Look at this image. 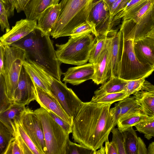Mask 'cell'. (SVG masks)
<instances>
[{
	"mask_svg": "<svg viewBox=\"0 0 154 154\" xmlns=\"http://www.w3.org/2000/svg\"><path fill=\"white\" fill-rule=\"evenodd\" d=\"M111 104L83 102L73 119L72 138L75 142L95 151L109 141L113 128Z\"/></svg>",
	"mask_w": 154,
	"mask_h": 154,
	"instance_id": "cell-1",
	"label": "cell"
},
{
	"mask_svg": "<svg viewBox=\"0 0 154 154\" xmlns=\"http://www.w3.org/2000/svg\"><path fill=\"white\" fill-rule=\"evenodd\" d=\"M50 35L36 27L27 35L10 46L24 49L26 53V60L33 62L61 80L63 73L60 69L62 63L57 57Z\"/></svg>",
	"mask_w": 154,
	"mask_h": 154,
	"instance_id": "cell-2",
	"label": "cell"
},
{
	"mask_svg": "<svg viewBox=\"0 0 154 154\" xmlns=\"http://www.w3.org/2000/svg\"><path fill=\"white\" fill-rule=\"evenodd\" d=\"M95 0H62L57 20L50 35L53 38L70 35L88 17Z\"/></svg>",
	"mask_w": 154,
	"mask_h": 154,
	"instance_id": "cell-3",
	"label": "cell"
},
{
	"mask_svg": "<svg viewBox=\"0 0 154 154\" xmlns=\"http://www.w3.org/2000/svg\"><path fill=\"white\" fill-rule=\"evenodd\" d=\"M93 34L73 38L63 44H56L57 59L62 63L80 65L88 61L91 51L96 41Z\"/></svg>",
	"mask_w": 154,
	"mask_h": 154,
	"instance_id": "cell-4",
	"label": "cell"
},
{
	"mask_svg": "<svg viewBox=\"0 0 154 154\" xmlns=\"http://www.w3.org/2000/svg\"><path fill=\"white\" fill-rule=\"evenodd\" d=\"M30 62L48 85L53 97L74 119L83 102L71 88L67 87L66 83H62L33 62Z\"/></svg>",
	"mask_w": 154,
	"mask_h": 154,
	"instance_id": "cell-5",
	"label": "cell"
},
{
	"mask_svg": "<svg viewBox=\"0 0 154 154\" xmlns=\"http://www.w3.org/2000/svg\"><path fill=\"white\" fill-rule=\"evenodd\" d=\"M40 120L46 145L45 154H66L69 134L51 117L49 112L41 107L34 111Z\"/></svg>",
	"mask_w": 154,
	"mask_h": 154,
	"instance_id": "cell-6",
	"label": "cell"
},
{
	"mask_svg": "<svg viewBox=\"0 0 154 154\" xmlns=\"http://www.w3.org/2000/svg\"><path fill=\"white\" fill-rule=\"evenodd\" d=\"M134 40L123 37L122 55L119 68L120 78L126 81L146 78L154 71V68L141 63L134 50Z\"/></svg>",
	"mask_w": 154,
	"mask_h": 154,
	"instance_id": "cell-7",
	"label": "cell"
},
{
	"mask_svg": "<svg viewBox=\"0 0 154 154\" xmlns=\"http://www.w3.org/2000/svg\"><path fill=\"white\" fill-rule=\"evenodd\" d=\"M5 74L3 76L8 97L14 102L15 92L24 62L26 58L25 51L20 47L4 45Z\"/></svg>",
	"mask_w": 154,
	"mask_h": 154,
	"instance_id": "cell-8",
	"label": "cell"
},
{
	"mask_svg": "<svg viewBox=\"0 0 154 154\" xmlns=\"http://www.w3.org/2000/svg\"><path fill=\"white\" fill-rule=\"evenodd\" d=\"M121 19L111 17L109 10L103 0H95L89 12L88 21L93 26L96 37L106 35L118 24Z\"/></svg>",
	"mask_w": 154,
	"mask_h": 154,
	"instance_id": "cell-9",
	"label": "cell"
},
{
	"mask_svg": "<svg viewBox=\"0 0 154 154\" xmlns=\"http://www.w3.org/2000/svg\"><path fill=\"white\" fill-rule=\"evenodd\" d=\"M18 120L37 148L42 154H45L46 147L42 124L34 111L26 107Z\"/></svg>",
	"mask_w": 154,
	"mask_h": 154,
	"instance_id": "cell-10",
	"label": "cell"
},
{
	"mask_svg": "<svg viewBox=\"0 0 154 154\" xmlns=\"http://www.w3.org/2000/svg\"><path fill=\"white\" fill-rule=\"evenodd\" d=\"M127 19L133 20L136 24L134 40L145 36L154 25V0H149Z\"/></svg>",
	"mask_w": 154,
	"mask_h": 154,
	"instance_id": "cell-11",
	"label": "cell"
},
{
	"mask_svg": "<svg viewBox=\"0 0 154 154\" xmlns=\"http://www.w3.org/2000/svg\"><path fill=\"white\" fill-rule=\"evenodd\" d=\"M37 97L35 84L23 65L18 86L14 93V103L25 106L29 104L32 101L36 100Z\"/></svg>",
	"mask_w": 154,
	"mask_h": 154,
	"instance_id": "cell-12",
	"label": "cell"
},
{
	"mask_svg": "<svg viewBox=\"0 0 154 154\" xmlns=\"http://www.w3.org/2000/svg\"><path fill=\"white\" fill-rule=\"evenodd\" d=\"M110 66L108 79L119 77L123 45V35L121 30L113 29L110 32Z\"/></svg>",
	"mask_w": 154,
	"mask_h": 154,
	"instance_id": "cell-13",
	"label": "cell"
},
{
	"mask_svg": "<svg viewBox=\"0 0 154 154\" xmlns=\"http://www.w3.org/2000/svg\"><path fill=\"white\" fill-rule=\"evenodd\" d=\"M110 32L107 35L105 45L96 62L94 63V72L92 79L94 83L103 84L108 79L110 66Z\"/></svg>",
	"mask_w": 154,
	"mask_h": 154,
	"instance_id": "cell-14",
	"label": "cell"
},
{
	"mask_svg": "<svg viewBox=\"0 0 154 154\" xmlns=\"http://www.w3.org/2000/svg\"><path fill=\"white\" fill-rule=\"evenodd\" d=\"M37 26V20L21 19L17 21L8 32L0 38L4 45L10 46L12 44L25 37L33 30Z\"/></svg>",
	"mask_w": 154,
	"mask_h": 154,
	"instance_id": "cell-15",
	"label": "cell"
},
{
	"mask_svg": "<svg viewBox=\"0 0 154 154\" xmlns=\"http://www.w3.org/2000/svg\"><path fill=\"white\" fill-rule=\"evenodd\" d=\"M94 72V63H89L69 68L63 73V81L73 85H79L85 81L92 79Z\"/></svg>",
	"mask_w": 154,
	"mask_h": 154,
	"instance_id": "cell-16",
	"label": "cell"
},
{
	"mask_svg": "<svg viewBox=\"0 0 154 154\" xmlns=\"http://www.w3.org/2000/svg\"><path fill=\"white\" fill-rule=\"evenodd\" d=\"M36 101L41 107L52 111L72 126L73 118L66 113L55 99L36 85Z\"/></svg>",
	"mask_w": 154,
	"mask_h": 154,
	"instance_id": "cell-17",
	"label": "cell"
},
{
	"mask_svg": "<svg viewBox=\"0 0 154 154\" xmlns=\"http://www.w3.org/2000/svg\"><path fill=\"white\" fill-rule=\"evenodd\" d=\"M135 55L144 64L154 68V38L147 36L134 40Z\"/></svg>",
	"mask_w": 154,
	"mask_h": 154,
	"instance_id": "cell-18",
	"label": "cell"
},
{
	"mask_svg": "<svg viewBox=\"0 0 154 154\" xmlns=\"http://www.w3.org/2000/svg\"><path fill=\"white\" fill-rule=\"evenodd\" d=\"M110 112L113 119V127L117 125L119 119L123 116L133 113H143L134 96H130L116 103L114 107L110 109Z\"/></svg>",
	"mask_w": 154,
	"mask_h": 154,
	"instance_id": "cell-19",
	"label": "cell"
},
{
	"mask_svg": "<svg viewBox=\"0 0 154 154\" xmlns=\"http://www.w3.org/2000/svg\"><path fill=\"white\" fill-rule=\"evenodd\" d=\"M133 94L143 113L149 118L154 117V85L145 82L141 89Z\"/></svg>",
	"mask_w": 154,
	"mask_h": 154,
	"instance_id": "cell-20",
	"label": "cell"
},
{
	"mask_svg": "<svg viewBox=\"0 0 154 154\" xmlns=\"http://www.w3.org/2000/svg\"><path fill=\"white\" fill-rule=\"evenodd\" d=\"M60 9V3L47 8L38 18L37 27L45 33L50 35L57 20Z\"/></svg>",
	"mask_w": 154,
	"mask_h": 154,
	"instance_id": "cell-21",
	"label": "cell"
},
{
	"mask_svg": "<svg viewBox=\"0 0 154 154\" xmlns=\"http://www.w3.org/2000/svg\"><path fill=\"white\" fill-rule=\"evenodd\" d=\"M60 0H30L23 11L26 19L36 20L40 14L49 7L59 4Z\"/></svg>",
	"mask_w": 154,
	"mask_h": 154,
	"instance_id": "cell-22",
	"label": "cell"
},
{
	"mask_svg": "<svg viewBox=\"0 0 154 154\" xmlns=\"http://www.w3.org/2000/svg\"><path fill=\"white\" fill-rule=\"evenodd\" d=\"M25 108V106L14 103L10 108L0 113V122L15 136L16 128L15 121L20 118Z\"/></svg>",
	"mask_w": 154,
	"mask_h": 154,
	"instance_id": "cell-23",
	"label": "cell"
},
{
	"mask_svg": "<svg viewBox=\"0 0 154 154\" xmlns=\"http://www.w3.org/2000/svg\"><path fill=\"white\" fill-rule=\"evenodd\" d=\"M127 81L119 77L110 78L94 91V96H97L107 93L122 92Z\"/></svg>",
	"mask_w": 154,
	"mask_h": 154,
	"instance_id": "cell-24",
	"label": "cell"
},
{
	"mask_svg": "<svg viewBox=\"0 0 154 154\" xmlns=\"http://www.w3.org/2000/svg\"><path fill=\"white\" fill-rule=\"evenodd\" d=\"M148 118L142 112L133 113L125 116L119 119L117 124L118 128L122 131L131 127L135 126Z\"/></svg>",
	"mask_w": 154,
	"mask_h": 154,
	"instance_id": "cell-25",
	"label": "cell"
},
{
	"mask_svg": "<svg viewBox=\"0 0 154 154\" xmlns=\"http://www.w3.org/2000/svg\"><path fill=\"white\" fill-rule=\"evenodd\" d=\"M23 65L26 71L32 78L35 85L53 97L49 87L40 75L32 64L26 60Z\"/></svg>",
	"mask_w": 154,
	"mask_h": 154,
	"instance_id": "cell-26",
	"label": "cell"
},
{
	"mask_svg": "<svg viewBox=\"0 0 154 154\" xmlns=\"http://www.w3.org/2000/svg\"><path fill=\"white\" fill-rule=\"evenodd\" d=\"M122 132L124 138L126 154H137L138 137L133 127H131Z\"/></svg>",
	"mask_w": 154,
	"mask_h": 154,
	"instance_id": "cell-27",
	"label": "cell"
},
{
	"mask_svg": "<svg viewBox=\"0 0 154 154\" xmlns=\"http://www.w3.org/2000/svg\"><path fill=\"white\" fill-rule=\"evenodd\" d=\"M149 0H131L125 8L114 17L116 20L126 19L140 9Z\"/></svg>",
	"mask_w": 154,
	"mask_h": 154,
	"instance_id": "cell-28",
	"label": "cell"
},
{
	"mask_svg": "<svg viewBox=\"0 0 154 154\" xmlns=\"http://www.w3.org/2000/svg\"><path fill=\"white\" fill-rule=\"evenodd\" d=\"M129 96L124 92L107 93L98 96H94L91 101L99 104H111L121 100Z\"/></svg>",
	"mask_w": 154,
	"mask_h": 154,
	"instance_id": "cell-29",
	"label": "cell"
},
{
	"mask_svg": "<svg viewBox=\"0 0 154 154\" xmlns=\"http://www.w3.org/2000/svg\"><path fill=\"white\" fill-rule=\"evenodd\" d=\"M15 137L16 136L0 122V154H5L9 144Z\"/></svg>",
	"mask_w": 154,
	"mask_h": 154,
	"instance_id": "cell-30",
	"label": "cell"
},
{
	"mask_svg": "<svg viewBox=\"0 0 154 154\" xmlns=\"http://www.w3.org/2000/svg\"><path fill=\"white\" fill-rule=\"evenodd\" d=\"M137 131L144 134L145 138L150 140L154 137V117L148 118L135 126Z\"/></svg>",
	"mask_w": 154,
	"mask_h": 154,
	"instance_id": "cell-31",
	"label": "cell"
},
{
	"mask_svg": "<svg viewBox=\"0 0 154 154\" xmlns=\"http://www.w3.org/2000/svg\"><path fill=\"white\" fill-rule=\"evenodd\" d=\"M107 35H101L96 37V41L90 53L89 63L94 64L96 62L104 47Z\"/></svg>",
	"mask_w": 154,
	"mask_h": 154,
	"instance_id": "cell-32",
	"label": "cell"
},
{
	"mask_svg": "<svg viewBox=\"0 0 154 154\" xmlns=\"http://www.w3.org/2000/svg\"><path fill=\"white\" fill-rule=\"evenodd\" d=\"M14 103L7 95L4 77L0 75V113L10 108Z\"/></svg>",
	"mask_w": 154,
	"mask_h": 154,
	"instance_id": "cell-33",
	"label": "cell"
},
{
	"mask_svg": "<svg viewBox=\"0 0 154 154\" xmlns=\"http://www.w3.org/2000/svg\"><path fill=\"white\" fill-rule=\"evenodd\" d=\"M15 122L16 128V132L20 136L33 154H42L37 148L31 138L24 130L19 122L18 119L15 120Z\"/></svg>",
	"mask_w": 154,
	"mask_h": 154,
	"instance_id": "cell-34",
	"label": "cell"
},
{
	"mask_svg": "<svg viewBox=\"0 0 154 154\" xmlns=\"http://www.w3.org/2000/svg\"><path fill=\"white\" fill-rule=\"evenodd\" d=\"M112 133V141L116 144L118 154H126L125 146V140L122 131L118 128L113 127L111 131Z\"/></svg>",
	"mask_w": 154,
	"mask_h": 154,
	"instance_id": "cell-35",
	"label": "cell"
},
{
	"mask_svg": "<svg viewBox=\"0 0 154 154\" xmlns=\"http://www.w3.org/2000/svg\"><path fill=\"white\" fill-rule=\"evenodd\" d=\"M94 33L93 26L88 21H87L75 28L70 36L75 38L92 33L94 35Z\"/></svg>",
	"mask_w": 154,
	"mask_h": 154,
	"instance_id": "cell-36",
	"label": "cell"
},
{
	"mask_svg": "<svg viewBox=\"0 0 154 154\" xmlns=\"http://www.w3.org/2000/svg\"><path fill=\"white\" fill-rule=\"evenodd\" d=\"M94 151L80 144L70 141L68 142L66 154H94Z\"/></svg>",
	"mask_w": 154,
	"mask_h": 154,
	"instance_id": "cell-37",
	"label": "cell"
},
{
	"mask_svg": "<svg viewBox=\"0 0 154 154\" xmlns=\"http://www.w3.org/2000/svg\"><path fill=\"white\" fill-rule=\"evenodd\" d=\"M145 80V78H142L127 81L123 92L130 96L141 89Z\"/></svg>",
	"mask_w": 154,
	"mask_h": 154,
	"instance_id": "cell-38",
	"label": "cell"
},
{
	"mask_svg": "<svg viewBox=\"0 0 154 154\" xmlns=\"http://www.w3.org/2000/svg\"><path fill=\"white\" fill-rule=\"evenodd\" d=\"M8 9L2 0H0V24L2 32L6 30V32L11 29L8 20Z\"/></svg>",
	"mask_w": 154,
	"mask_h": 154,
	"instance_id": "cell-39",
	"label": "cell"
},
{
	"mask_svg": "<svg viewBox=\"0 0 154 154\" xmlns=\"http://www.w3.org/2000/svg\"><path fill=\"white\" fill-rule=\"evenodd\" d=\"M131 0H117L112 5L110 11L111 17H114L121 11Z\"/></svg>",
	"mask_w": 154,
	"mask_h": 154,
	"instance_id": "cell-40",
	"label": "cell"
},
{
	"mask_svg": "<svg viewBox=\"0 0 154 154\" xmlns=\"http://www.w3.org/2000/svg\"><path fill=\"white\" fill-rule=\"evenodd\" d=\"M56 122L67 133L72 132V126L51 111H48Z\"/></svg>",
	"mask_w": 154,
	"mask_h": 154,
	"instance_id": "cell-41",
	"label": "cell"
},
{
	"mask_svg": "<svg viewBox=\"0 0 154 154\" xmlns=\"http://www.w3.org/2000/svg\"><path fill=\"white\" fill-rule=\"evenodd\" d=\"M23 154L16 137L10 143L5 154Z\"/></svg>",
	"mask_w": 154,
	"mask_h": 154,
	"instance_id": "cell-42",
	"label": "cell"
},
{
	"mask_svg": "<svg viewBox=\"0 0 154 154\" xmlns=\"http://www.w3.org/2000/svg\"><path fill=\"white\" fill-rule=\"evenodd\" d=\"M16 138L23 154H33L31 149L23 140L17 132Z\"/></svg>",
	"mask_w": 154,
	"mask_h": 154,
	"instance_id": "cell-43",
	"label": "cell"
},
{
	"mask_svg": "<svg viewBox=\"0 0 154 154\" xmlns=\"http://www.w3.org/2000/svg\"><path fill=\"white\" fill-rule=\"evenodd\" d=\"M105 146L106 154H118V150L115 143L109 141L105 142Z\"/></svg>",
	"mask_w": 154,
	"mask_h": 154,
	"instance_id": "cell-44",
	"label": "cell"
},
{
	"mask_svg": "<svg viewBox=\"0 0 154 154\" xmlns=\"http://www.w3.org/2000/svg\"><path fill=\"white\" fill-rule=\"evenodd\" d=\"M0 75H4L5 74V50L4 46L0 42Z\"/></svg>",
	"mask_w": 154,
	"mask_h": 154,
	"instance_id": "cell-45",
	"label": "cell"
},
{
	"mask_svg": "<svg viewBox=\"0 0 154 154\" xmlns=\"http://www.w3.org/2000/svg\"><path fill=\"white\" fill-rule=\"evenodd\" d=\"M147 149L143 140L138 137L137 154H147Z\"/></svg>",
	"mask_w": 154,
	"mask_h": 154,
	"instance_id": "cell-46",
	"label": "cell"
},
{
	"mask_svg": "<svg viewBox=\"0 0 154 154\" xmlns=\"http://www.w3.org/2000/svg\"><path fill=\"white\" fill-rule=\"evenodd\" d=\"M8 9V17L13 16L15 9V3L16 0H3Z\"/></svg>",
	"mask_w": 154,
	"mask_h": 154,
	"instance_id": "cell-47",
	"label": "cell"
},
{
	"mask_svg": "<svg viewBox=\"0 0 154 154\" xmlns=\"http://www.w3.org/2000/svg\"><path fill=\"white\" fill-rule=\"evenodd\" d=\"M30 0H16L15 3V9L18 13L23 11L24 9Z\"/></svg>",
	"mask_w": 154,
	"mask_h": 154,
	"instance_id": "cell-48",
	"label": "cell"
},
{
	"mask_svg": "<svg viewBox=\"0 0 154 154\" xmlns=\"http://www.w3.org/2000/svg\"><path fill=\"white\" fill-rule=\"evenodd\" d=\"M104 2L106 4L108 8H109V11L111 10V8L113 4L117 0H103Z\"/></svg>",
	"mask_w": 154,
	"mask_h": 154,
	"instance_id": "cell-49",
	"label": "cell"
},
{
	"mask_svg": "<svg viewBox=\"0 0 154 154\" xmlns=\"http://www.w3.org/2000/svg\"><path fill=\"white\" fill-rule=\"evenodd\" d=\"M147 154H154V142L149 145L147 148Z\"/></svg>",
	"mask_w": 154,
	"mask_h": 154,
	"instance_id": "cell-50",
	"label": "cell"
},
{
	"mask_svg": "<svg viewBox=\"0 0 154 154\" xmlns=\"http://www.w3.org/2000/svg\"><path fill=\"white\" fill-rule=\"evenodd\" d=\"M94 154H106L105 147L102 146L97 151H94Z\"/></svg>",
	"mask_w": 154,
	"mask_h": 154,
	"instance_id": "cell-51",
	"label": "cell"
},
{
	"mask_svg": "<svg viewBox=\"0 0 154 154\" xmlns=\"http://www.w3.org/2000/svg\"><path fill=\"white\" fill-rule=\"evenodd\" d=\"M146 36H148L154 38V25L150 31Z\"/></svg>",
	"mask_w": 154,
	"mask_h": 154,
	"instance_id": "cell-52",
	"label": "cell"
}]
</instances>
